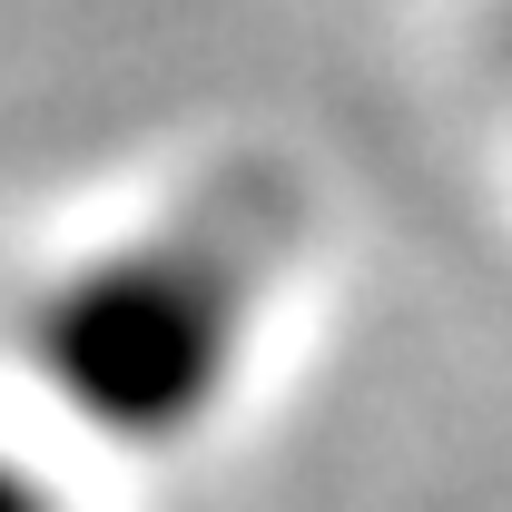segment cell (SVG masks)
<instances>
[{"instance_id": "cell-1", "label": "cell", "mask_w": 512, "mask_h": 512, "mask_svg": "<svg viewBox=\"0 0 512 512\" xmlns=\"http://www.w3.org/2000/svg\"><path fill=\"white\" fill-rule=\"evenodd\" d=\"M0 512H40V483L20 473V453H0Z\"/></svg>"}, {"instance_id": "cell-2", "label": "cell", "mask_w": 512, "mask_h": 512, "mask_svg": "<svg viewBox=\"0 0 512 512\" xmlns=\"http://www.w3.org/2000/svg\"><path fill=\"white\" fill-rule=\"evenodd\" d=\"M503 69H512V10H503Z\"/></svg>"}]
</instances>
